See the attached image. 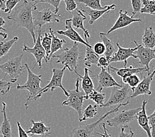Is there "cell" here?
<instances>
[{
    "label": "cell",
    "instance_id": "obj_20",
    "mask_svg": "<svg viewBox=\"0 0 155 137\" xmlns=\"http://www.w3.org/2000/svg\"><path fill=\"white\" fill-rule=\"evenodd\" d=\"M110 71L116 72L117 75L119 76H120L122 80L125 79L126 78H127V77L130 76L135 75V74L142 73L143 72H144V71H147L148 74L150 73L148 71V70L145 67H134L133 66H129V67H123L121 69H117L110 65Z\"/></svg>",
    "mask_w": 155,
    "mask_h": 137
},
{
    "label": "cell",
    "instance_id": "obj_36",
    "mask_svg": "<svg viewBox=\"0 0 155 137\" xmlns=\"http://www.w3.org/2000/svg\"><path fill=\"white\" fill-rule=\"evenodd\" d=\"M61 1L62 0H30V2H35V3H37V4L38 3H45L53 6L55 9L54 12L56 14H58V12L59 11V5Z\"/></svg>",
    "mask_w": 155,
    "mask_h": 137
},
{
    "label": "cell",
    "instance_id": "obj_27",
    "mask_svg": "<svg viewBox=\"0 0 155 137\" xmlns=\"http://www.w3.org/2000/svg\"><path fill=\"white\" fill-rule=\"evenodd\" d=\"M99 36L102 41V43L104 44L105 48V51L104 55L109 60L115 53V48L114 47V42L110 38H108L106 33H99Z\"/></svg>",
    "mask_w": 155,
    "mask_h": 137
},
{
    "label": "cell",
    "instance_id": "obj_1",
    "mask_svg": "<svg viewBox=\"0 0 155 137\" xmlns=\"http://www.w3.org/2000/svg\"><path fill=\"white\" fill-rule=\"evenodd\" d=\"M36 5L37 3L35 2L24 0L22 4L16 8L7 17L8 19L13 21L17 27L27 29L32 37L34 43L36 42V35L33 12L37 9Z\"/></svg>",
    "mask_w": 155,
    "mask_h": 137
},
{
    "label": "cell",
    "instance_id": "obj_13",
    "mask_svg": "<svg viewBox=\"0 0 155 137\" xmlns=\"http://www.w3.org/2000/svg\"><path fill=\"white\" fill-rule=\"evenodd\" d=\"M91 77L96 78L98 81V86L96 89L98 92H101V90L105 88H113L115 86L121 87V84L116 82V80L111 76L110 72L105 69H101L100 73L96 75H94Z\"/></svg>",
    "mask_w": 155,
    "mask_h": 137
},
{
    "label": "cell",
    "instance_id": "obj_41",
    "mask_svg": "<svg viewBox=\"0 0 155 137\" xmlns=\"http://www.w3.org/2000/svg\"><path fill=\"white\" fill-rule=\"evenodd\" d=\"M93 50L97 55H102L105 54V48L104 44L102 42H98L95 44L93 47Z\"/></svg>",
    "mask_w": 155,
    "mask_h": 137
},
{
    "label": "cell",
    "instance_id": "obj_30",
    "mask_svg": "<svg viewBox=\"0 0 155 137\" xmlns=\"http://www.w3.org/2000/svg\"><path fill=\"white\" fill-rule=\"evenodd\" d=\"M18 40L19 38L15 36L9 40L0 42V59L8 54L9 50H11Z\"/></svg>",
    "mask_w": 155,
    "mask_h": 137
},
{
    "label": "cell",
    "instance_id": "obj_8",
    "mask_svg": "<svg viewBox=\"0 0 155 137\" xmlns=\"http://www.w3.org/2000/svg\"><path fill=\"white\" fill-rule=\"evenodd\" d=\"M141 107L132 108L127 110L118 112L114 117L107 121V124L111 127L128 126V125L137 117V114Z\"/></svg>",
    "mask_w": 155,
    "mask_h": 137
},
{
    "label": "cell",
    "instance_id": "obj_26",
    "mask_svg": "<svg viewBox=\"0 0 155 137\" xmlns=\"http://www.w3.org/2000/svg\"><path fill=\"white\" fill-rule=\"evenodd\" d=\"M49 31H50V33L52 36V42L51 46V53L48 56V62L51 60V59L56 51H58L60 50H62L63 44L66 43L65 40L60 39V38L56 36L54 32L52 30L51 28H49Z\"/></svg>",
    "mask_w": 155,
    "mask_h": 137
},
{
    "label": "cell",
    "instance_id": "obj_2",
    "mask_svg": "<svg viewBox=\"0 0 155 137\" xmlns=\"http://www.w3.org/2000/svg\"><path fill=\"white\" fill-rule=\"evenodd\" d=\"M25 67L27 71V79L26 83L24 84H18L17 85V90H26L29 92V96L27 97L25 105L26 110L29 107V104L31 101L36 100V97L40 92L42 88L41 87V83L42 82V75L35 74L27 63L25 64Z\"/></svg>",
    "mask_w": 155,
    "mask_h": 137
},
{
    "label": "cell",
    "instance_id": "obj_9",
    "mask_svg": "<svg viewBox=\"0 0 155 137\" xmlns=\"http://www.w3.org/2000/svg\"><path fill=\"white\" fill-rule=\"evenodd\" d=\"M66 68L65 67H63L62 68H54L52 69V75L50 81L48 82L47 86H45L43 89H41L40 92L38 93L37 96L36 97V100L38 98H41L44 93H46L49 90H51V92H53V90L56 89V88H60L64 92L66 96L68 97V93L64 86L62 85V79L64 76V73Z\"/></svg>",
    "mask_w": 155,
    "mask_h": 137
},
{
    "label": "cell",
    "instance_id": "obj_40",
    "mask_svg": "<svg viewBox=\"0 0 155 137\" xmlns=\"http://www.w3.org/2000/svg\"><path fill=\"white\" fill-rule=\"evenodd\" d=\"M21 0H7L5 2L6 9L5 10V13H11L13 9L15 8Z\"/></svg>",
    "mask_w": 155,
    "mask_h": 137
},
{
    "label": "cell",
    "instance_id": "obj_17",
    "mask_svg": "<svg viewBox=\"0 0 155 137\" xmlns=\"http://www.w3.org/2000/svg\"><path fill=\"white\" fill-rule=\"evenodd\" d=\"M137 22L141 23L142 20L140 19H135L134 17L129 16L127 11H123V10H120L119 13L118 18L116 20L115 23L114 24V25L111 26V29L107 32L106 34H110V33H113V32H114L116 30L123 29V28H125L129 26L130 24Z\"/></svg>",
    "mask_w": 155,
    "mask_h": 137
},
{
    "label": "cell",
    "instance_id": "obj_11",
    "mask_svg": "<svg viewBox=\"0 0 155 137\" xmlns=\"http://www.w3.org/2000/svg\"><path fill=\"white\" fill-rule=\"evenodd\" d=\"M41 29H39L38 30V36L36 38V42H35V45L33 48H29L24 44L23 46L21 47V49L23 52L30 53L33 54L35 58L36 63L35 65H38L39 69L42 68V61L43 59L46 63H48L46 57V51L43 47L41 45Z\"/></svg>",
    "mask_w": 155,
    "mask_h": 137
},
{
    "label": "cell",
    "instance_id": "obj_34",
    "mask_svg": "<svg viewBox=\"0 0 155 137\" xmlns=\"http://www.w3.org/2000/svg\"><path fill=\"white\" fill-rule=\"evenodd\" d=\"M143 8H141L140 12L150 15H155V2L150 0H143Z\"/></svg>",
    "mask_w": 155,
    "mask_h": 137
},
{
    "label": "cell",
    "instance_id": "obj_50",
    "mask_svg": "<svg viewBox=\"0 0 155 137\" xmlns=\"http://www.w3.org/2000/svg\"><path fill=\"white\" fill-rule=\"evenodd\" d=\"M150 1H154V2H155V0H150Z\"/></svg>",
    "mask_w": 155,
    "mask_h": 137
},
{
    "label": "cell",
    "instance_id": "obj_7",
    "mask_svg": "<svg viewBox=\"0 0 155 137\" xmlns=\"http://www.w3.org/2000/svg\"><path fill=\"white\" fill-rule=\"evenodd\" d=\"M121 87L115 86L112 88L110 96L106 103L101 107H107L115 105L129 104V98L132 94V89L126 84H122Z\"/></svg>",
    "mask_w": 155,
    "mask_h": 137
},
{
    "label": "cell",
    "instance_id": "obj_6",
    "mask_svg": "<svg viewBox=\"0 0 155 137\" xmlns=\"http://www.w3.org/2000/svg\"><path fill=\"white\" fill-rule=\"evenodd\" d=\"M68 96L67 100L62 103L63 105L70 106L76 111L80 119L83 114V104L85 100V94L82 90H80V79H76L75 82V89L73 90H67Z\"/></svg>",
    "mask_w": 155,
    "mask_h": 137
},
{
    "label": "cell",
    "instance_id": "obj_23",
    "mask_svg": "<svg viewBox=\"0 0 155 137\" xmlns=\"http://www.w3.org/2000/svg\"><path fill=\"white\" fill-rule=\"evenodd\" d=\"M2 113L3 114V120L0 125V135H2L3 137H12V126L6 114L7 105L5 102H2Z\"/></svg>",
    "mask_w": 155,
    "mask_h": 137
},
{
    "label": "cell",
    "instance_id": "obj_32",
    "mask_svg": "<svg viewBox=\"0 0 155 137\" xmlns=\"http://www.w3.org/2000/svg\"><path fill=\"white\" fill-rule=\"evenodd\" d=\"M97 114V105L89 104L84 110L82 114V117L79 119L80 122L86 121L89 119H92L96 117Z\"/></svg>",
    "mask_w": 155,
    "mask_h": 137
},
{
    "label": "cell",
    "instance_id": "obj_19",
    "mask_svg": "<svg viewBox=\"0 0 155 137\" xmlns=\"http://www.w3.org/2000/svg\"><path fill=\"white\" fill-rule=\"evenodd\" d=\"M32 126L28 131H26L27 134H31V136L33 135H38L41 136H47L51 135V127L46 126L43 120L40 121H35L33 119H31Z\"/></svg>",
    "mask_w": 155,
    "mask_h": 137
},
{
    "label": "cell",
    "instance_id": "obj_12",
    "mask_svg": "<svg viewBox=\"0 0 155 137\" xmlns=\"http://www.w3.org/2000/svg\"><path fill=\"white\" fill-rule=\"evenodd\" d=\"M136 46L137 50L135 51L137 59H139V63L140 65L145 67L148 71L150 73L149 64L150 61L154 59L155 60V48L150 49L144 47L141 44H138L136 41H134Z\"/></svg>",
    "mask_w": 155,
    "mask_h": 137
},
{
    "label": "cell",
    "instance_id": "obj_37",
    "mask_svg": "<svg viewBox=\"0 0 155 137\" xmlns=\"http://www.w3.org/2000/svg\"><path fill=\"white\" fill-rule=\"evenodd\" d=\"M13 83L8 80L0 79V94L2 95H6L10 91V89Z\"/></svg>",
    "mask_w": 155,
    "mask_h": 137
},
{
    "label": "cell",
    "instance_id": "obj_35",
    "mask_svg": "<svg viewBox=\"0 0 155 137\" xmlns=\"http://www.w3.org/2000/svg\"><path fill=\"white\" fill-rule=\"evenodd\" d=\"M122 82L124 84L129 85L131 88V89L133 90L139 84V83L140 82V79L138 75L135 74V75L130 76L127 77V78H126L125 79L122 80Z\"/></svg>",
    "mask_w": 155,
    "mask_h": 137
},
{
    "label": "cell",
    "instance_id": "obj_16",
    "mask_svg": "<svg viewBox=\"0 0 155 137\" xmlns=\"http://www.w3.org/2000/svg\"><path fill=\"white\" fill-rule=\"evenodd\" d=\"M65 30H56V33L58 34L62 35V36H65L70 38V40H72L74 42H77V43H81L84 45H85L86 46L92 48V46L89 44V42L87 40V37H85L86 40L82 39V38L80 36V35L77 33V32L74 30V29L72 26L71 20L70 19H66L65 20Z\"/></svg>",
    "mask_w": 155,
    "mask_h": 137
},
{
    "label": "cell",
    "instance_id": "obj_14",
    "mask_svg": "<svg viewBox=\"0 0 155 137\" xmlns=\"http://www.w3.org/2000/svg\"><path fill=\"white\" fill-rule=\"evenodd\" d=\"M155 69L152 73L148 74L146 76H144L137 86L132 90V94L130 96V98H134L141 96V95L150 96V95L152 94V92H151L150 88V84L153 81Z\"/></svg>",
    "mask_w": 155,
    "mask_h": 137
},
{
    "label": "cell",
    "instance_id": "obj_22",
    "mask_svg": "<svg viewBox=\"0 0 155 137\" xmlns=\"http://www.w3.org/2000/svg\"><path fill=\"white\" fill-rule=\"evenodd\" d=\"M116 8V5L115 4H112L111 5H108L107 8L104 10H93L90 8H86V9L82 8L80 10L82 12L86 13L90 17V19L89 20V23L90 24H92L94 21L99 19L100 17H101L105 14H106L109 12H110L111 11L114 10Z\"/></svg>",
    "mask_w": 155,
    "mask_h": 137
},
{
    "label": "cell",
    "instance_id": "obj_5",
    "mask_svg": "<svg viewBox=\"0 0 155 137\" xmlns=\"http://www.w3.org/2000/svg\"><path fill=\"white\" fill-rule=\"evenodd\" d=\"M24 54L10 58L3 64H0V69L5 74V76H9V81L13 84L17 82L19 77L22 75L25 69V66L22 65V59Z\"/></svg>",
    "mask_w": 155,
    "mask_h": 137
},
{
    "label": "cell",
    "instance_id": "obj_29",
    "mask_svg": "<svg viewBox=\"0 0 155 137\" xmlns=\"http://www.w3.org/2000/svg\"><path fill=\"white\" fill-rule=\"evenodd\" d=\"M92 100L96 103V105H100L101 107L105 104L104 101L105 100V94L101 92H98L96 90H94L87 96L85 95V100Z\"/></svg>",
    "mask_w": 155,
    "mask_h": 137
},
{
    "label": "cell",
    "instance_id": "obj_42",
    "mask_svg": "<svg viewBox=\"0 0 155 137\" xmlns=\"http://www.w3.org/2000/svg\"><path fill=\"white\" fill-rule=\"evenodd\" d=\"M132 8H133V12L131 17H133L134 15H135L136 14L140 12V10L141 9V1L140 0H131Z\"/></svg>",
    "mask_w": 155,
    "mask_h": 137
},
{
    "label": "cell",
    "instance_id": "obj_38",
    "mask_svg": "<svg viewBox=\"0 0 155 137\" xmlns=\"http://www.w3.org/2000/svg\"><path fill=\"white\" fill-rule=\"evenodd\" d=\"M97 66L101 69H105L107 71L110 72V63H109V60L105 55H101L99 58Z\"/></svg>",
    "mask_w": 155,
    "mask_h": 137
},
{
    "label": "cell",
    "instance_id": "obj_28",
    "mask_svg": "<svg viewBox=\"0 0 155 137\" xmlns=\"http://www.w3.org/2000/svg\"><path fill=\"white\" fill-rule=\"evenodd\" d=\"M99 58L100 56L97 55L93 50V48H91L87 46L86 47V53L85 55H84V64L87 67H90L92 65H97Z\"/></svg>",
    "mask_w": 155,
    "mask_h": 137
},
{
    "label": "cell",
    "instance_id": "obj_48",
    "mask_svg": "<svg viewBox=\"0 0 155 137\" xmlns=\"http://www.w3.org/2000/svg\"><path fill=\"white\" fill-rule=\"evenodd\" d=\"M5 24V21L4 19H3L2 17H0V30H3L4 32L6 31V30L3 28V26Z\"/></svg>",
    "mask_w": 155,
    "mask_h": 137
},
{
    "label": "cell",
    "instance_id": "obj_3",
    "mask_svg": "<svg viewBox=\"0 0 155 137\" xmlns=\"http://www.w3.org/2000/svg\"><path fill=\"white\" fill-rule=\"evenodd\" d=\"M57 58L56 63H60L70 72L75 73L76 75L78 74L77 72L78 61L80 59V53L79 51L78 44L74 42L72 46L68 48H66L63 51L58 55H54L52 58Z\"/></svg>",
    "mask_w": 155,
    "mask_h": 137
},
{
    "label": "cell",
    "instance_id": "obj_25",
    "mask_svg": "<svg viewBox=\"0 0 155 137\" xmlns=\"http://www.w3.org/2000/svg\"><path fill=\"white\" fill-rule=\"evenodd\" d=\"M142 42L144 47L155 48V33L152 26L145 28L142 36Z\"/></svg>",
    "mask_w": 155,
    "mask_h": 137
},
{
    "label": "cell",
    "instance_id": "obj_43",
    "mask_svg": "<svg viewBox=\"0 0 155 137\" xmlns=\"http://www.w3.org/2000/svg\"><path fill=\"white\" fill-rule=\"evenodd\" d=\"M66 4V10L69 13L73 12L77 9V3L74 0H63Z\"/></svg>",
    "mask_w": 155,
    "mask_h": 137
},
{
    "label": "cell",
    "instance_id": "obj_44",
    "mask_svg": "<svg viewBox=\"0 0 155 137\" xmlns=\"http://www.w3.org/2000/svg\"><path fill=\"white\" fill-rule=\"evenodd\" d=\"M148 120L151 129V135L152 137H155V110L152 114L148 116Z\"/></svg>",
    "mask_w": 155,
    "mask_h": 137
},
{
    "label": "cell",
    "instance_id": "obj_51",
    "mask_svg": "<svg viewBox=\"0 0 155 137\" xmlns=\"http://www.w3.org/2000/svg\"><path fill=\"white\" fill-rule=\"evenodd\" d=\"M30 137H33V136H30ZM41 137H43V136H41Z\"/></svg>",
    "mask_w": 155,
    "mask_h": 137
},
{
    "label": "cell",
    "instance_id": "obj_31",
    "mask_svg": "<svg viewBox=\"0 0 155 137\" xmlns=\"http://www.w3.org/2000/svg\"><path fill=\"white\" fill-rule=\"evenodd\" d=\"M101 0H77V2L81 5L86 6L87 8L93 10H104L108 5L101 6Z\"/></svg>",
    "mask_w": 155,
    "mask_h": 137
},
{
    "label": "cell",
    "instance_id": "obj_39",
    "mask_svg": "<svg viewBox=\"0 0 155 137\" xmlns=\"http://www.w3.org/2000/svg\"><path fill=\"white\" fill-rule=\"evenodd\" d=\"M135 134L132 131V129L129 126H121V131L119 133V137H133Z\"/></svg>",
    "mask_w": 155,
    "mask_h": 137
},
{
    "label": "cell",
    "instance_id": "obj_45",
    "mask_svg": "<svg viewBox=\"0 0 155 137\" xmlns=\"http://www.w3.org/2000/svg\"><path fill=\"white\" fill-rule=\"evenodd\" d=\"M17 129H18V135L19 137H29L27 134L26 131L22 128L21 125L19 121L17 122Z\"/></svg>",
    "mask_w": 155,
    "mask_h": 137
},
{
    "label": "cell",
    "instance_id": "obj_21",
    "mask_svg": "<svg viewBox=\"0 0 155 137\" xmlns=\"http://www.w3.org/2000/svg\"><path fill=\"white\" fill-rule=\"evenodd\" d=\"M147 104V101L143 100L141 109L137 114V121H138V124L140 125L144 131L147 132V135L148 137H152L151 135V129L149 124V120H148V115L146 112V105Z\"/></svg>",
    "mask_w": 155,
    "mask_h": 137
},
{
    "label": "cell",
    "instance_id": "obj_49",
    "mask_svg": "<svg viewBox=\"0 0 155 137\" xmlns=\"http://www.w3.org/2000/svg\"><path fill=\"white\" fill-rule=\"evenodd\" d=\"M0 36H2L3 39H6V38H8V34H6L5 33H2V32H0Z\"/></svg>",
    "mask_w": 155,
    "mask_h": 137
},
{
    "label": "cell",
    "instance_id": "obj_15",
    "mask_svg": "<svg viewBox=\"0 0 155 137\" xmlns=\"http://www.w3.org/2000/svg\"><path fill=\"white\" fill-rule=\"evenodd\" d=\"M116 45L118 48V50L116 51L114 55L109 59V63L110 64L111 63L115 62H123L124 63V67H126L127 63V59L129 58H133L135 59H137V55L134 54V53L137 50V47H135L133 48H122L118 42L116 43Z\"/></svg>",
    "mask_w": 155,
    "mask_h": 137
},
{
    "label": "cell",
    "instance_id": "obj_10",
    "mask_svg": "<svg viewBox=\"0 0 155 137\" xmlns=\"http://www.w3.org/2000/svg\"><path fill=\"white\" fill-rule=\"evenodd\" d=\"M33 23L35 26H38L39 29L46 24H54L59 23V18L61 17L60 14H56L52 11L49 8H47L41 11H38L37 9L33 12Z\"/></svg>",
    "mask_w": 155,
    "mask_h": 137
},
{
    "label": "cell",
    "instance_id": "obj_33",
    "mask_svg": "<svg viewBox=\"0 0 155 137\" xmlns=\"http://www.w3.org/2000/svg\"><path fill=\"white\" fill-rule=\"evenodd\" d=\"M52 36L50 33H45L43 36H41V45L46 51V57L48 61V56L51 53Z\"/></svg>",
    "mask_w": 155,
    "mask_h": 137
},
{
    "label": "cell",
    "instance_id": "obj_46",
    "mask_svg": "<svg viewBox=\"0 0 155 137\" xmlns=\"http://www.w3.org/2000/svg\"><path fill=\"white\" fill-rule=\"evenodd\" d=\"M102 127H103V129H104L103 134H101V133H98V132H96V135H99L100 137H111V135L109 134L108 130L106 129V127H105V123L102 124Z\"/></svg>",
    "mask_w": 155,
    "mask_h": 137
},
{
    "label": "cell",
    "instance_id": "obj_4",
    "mask_svg": "<svg viewBox=\"0 0 155 137\" xmlns=\"http://www.w3.org/2000/svg\"><path fill=\"white\" fill-rule=\"evenodd\" d=\"M121 106H127V105H118L117 106L115 107L114 109L107 111V113H105L104 115L101 116L97 121H94V123H91L90 124L81 125L78 126V127L74 128L71 131V132H70V137H94L96 135V129L99 126L100 123L103 121L104 119L110 115L118 112L119 108Z\"/></svg>",
    "mask_w": 155,
    "mask_h": 137
},
{
    "label": "cell",
    "instance_id": "obj_24",
    "mask_svg": "<svg viewBox=\"0 0 155 137\" xmlns=\"http://www.w3.org/2000/svg\"><path fill=\"white\" fill-rule=\"evenodd\" d=\"M90 72L91 71L87 67H85L84 68V76L80 75L79 73L77 75L80 78L82 79V89L86 96H87V95L90 94L92 91L95 90L92 79H91V77H90L89 75Z\"/></svg>",
    "mask_w": 155,
    "mask_h": 137
},
{
    "label": "cell",
    "instance_id": "obj_18",
    "mask_svg": "<svg viewBox=\"0 0 155 137\" xmlns=\"http://www.w3.org/2000/svg\"><path fill=\"white\" fill-rule=\"evenodd\" d=\"M72 13V18L70 19V20H71L72 27L76 29L82 30L84 33V36L87 37V38H90V35L89 34V32L85 29L84 25V20L87 19L86 16L84 14V12H82L80 9H76Z\"/></svg>",
    "mask_w": 155,
    "mask_h": 137
},
{
    "label": "cell",
    "instance_id": "obj_47",
    "mask_svg": "<svg viewBox=\"0 0 155 137\" xmlns=\"http://www.w3.org/2000/svg\"><path fill=\"white\" fill-rule=\"evenodd\" d=\"M5 2V0H0V11H5V10L6 9Z\"/></svg>",
    "mask_w": 155,
    "mask_h": 137
}]
</instances>
